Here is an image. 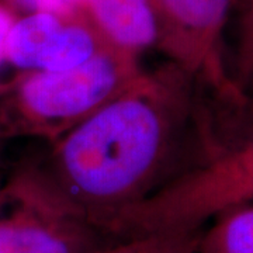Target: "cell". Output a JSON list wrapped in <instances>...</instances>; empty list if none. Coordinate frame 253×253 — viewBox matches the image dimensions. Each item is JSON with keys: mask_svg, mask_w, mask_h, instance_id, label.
I'll return each instance as SVG.
<instances>
[{"mask_svg": "<svg viewBox=\"0 0 253 253\" xmlns=\"http://www.w3.org/2000/svg\"><path fill=\"white\" fill-rule=\"evenodd\" d=\"M14 4H23L30 11H59L71 13L82 10L81 0H9Z\"/></svg>", "mask_w": 253, "mask_h": 253, "instance_id": "30bf717a", "label": "cell"}, {"mask_svg": "<svg viewBox=\"0 0 253 253\" xmlns=\"http://www.w3.org/2000/svg\"><path fill=\"white\" fill-rule=\"evenodd\" d=\"M201 229L196 253H253V201L221 211Z\"/></svg>", "mask_w": 253, "mask_h": 253, "instance_id": "52a82bcc", "label": "cell"}, {"mask_svg": "<svg viewBox=\"0 0 253 253\" xmlns=\"http://www.w3.org/2000/svg\"><path fill=\"white\" fill-rule=\"evenodd\" d=\"M107 44L83 9L18 16L4 45V62L20 71H62L90 59Z\"/></svg>", "mask_w": 253, "mask_h": 253, "instance_id": "5b68a950", "label": "cell"}, {"mask_svg": "<svg viewBox=\"0 0 253 253\" xmlns=\"http://www.w3.org/2000/svg\"><path fill=\"white\" fill-rule=\"evenodd\" d=\"M81 4L107 45L135 55L156 45V21L149 0H81Z\"/></svg>", "mask_w": 253, "mask_h": 253, "instance_id": "8992f818", "label": "cell"}, {"mask_svg": "<svg viewBox=\"0 0 253 253\" xmlns=\"http://www.w3.org/2000/svg\"><path fill=\"white\" fill-rule=\"evenodd\" d=\"M235 0H149L156 46L169 62L208 86L228 103L242 106L224 62L222 34Z\"/></svg>", "mask_w": 253, "mask_h": 253, "instance_id": "277c9868", "label": "cell"}, {"mask_svg": "<svg viewBox=\"0 0 253 253\" xmlns=\"http://www.w3.org/2000/svg\"><path fill=\"white\" fill-rule=\"evenodd\" d=\"M0 253H89L113 242L76 215L40 179L24 169L3 190Z\"/></svg>", "mask_w": 253, "mask_h": 253, "instance_id": "3957f363", "label": "cell"}, {"mask_svg": "<svg viewBox=\"0 0 253 253\" xmlns=\"http://www.w3.org/2000/svg\"><path fill=\"white\" fill-rule=\"evenodd\" d=\"M238 7V45L231 79L242 103L253 99V0H235Z\"/></svg>", "mask_w": 253, "mask_h": 253, "instance_id": "9c48e42d", "label": "cell"}, {"mask_svg": "<svg viewBox=\"0 0 253 253\" xmlns=\"http://www.w3.org/2000/svg\"><path fill=\"white\" fill-rule=\"evenodd\" d=\"M17 13L9 0H0V63L4 62V45L11 26L14 24ZM4 89V82H0V93Z\"/></svg>", "mask_w": 253, "mask_h": 253, "instance_id": "8fae6325", "label": "cell"}, {"mask_svg": "<svg viewBox=\"0 0 253 253\" xmlns=\"http://www.w3.org/2000/svg\"><path fill=\"white\" fill-rule=\"evenodd\" d=\"M141 72L139 55L110 45L69 69L21 71L0 93V136H37L54 144Z\"/></svg>", "mask_w": 253, "mask_h": 253, "instance_id": "7a4b0ae2", "label": "cell"}, {"mask_svg": "<svg viewBox=\"0 0 253 253\" xmlns=\"http://www.w3.org/2000/svg\"><path fill=\"white\" fill-rule=\"evenodd\" d=\"M0 139H1V136H0Z\"/></svg>", "mask_w": 253, "mask_h": 253, "instance_id": "7c38bea8", "label": "cell"}, {"mask_svg": "<svg viewBox=\"0 0 253 253\" xmlns=\"http://www.w3.org/2000/svg\"><path fill=\"white\" fill-rule=\"evenodd\" d=\"M197 84L173 62L142 71L51 144L36 172L72 212L99 229L106 218L169 183L166 173L197 114Z\"/></svg>", "mask_w": 253, "mask_h": 253, "instance_id": "6da1fadb", "label": "cell"}, {"mask_svg": "<svg viewBox=\"0 0 253 253\" xmlns=\"http://www.w3.org/2000/svg\"><path fill=\"white\" fill-rule=\"evenodd\" d=\"M200 229L162 231L113 241L89 253H196Z\"/></svg>", "mask_w": 253, "mask_h": 253, "instance_id": "ba28073f", "label": "cell"}]
</instances>
